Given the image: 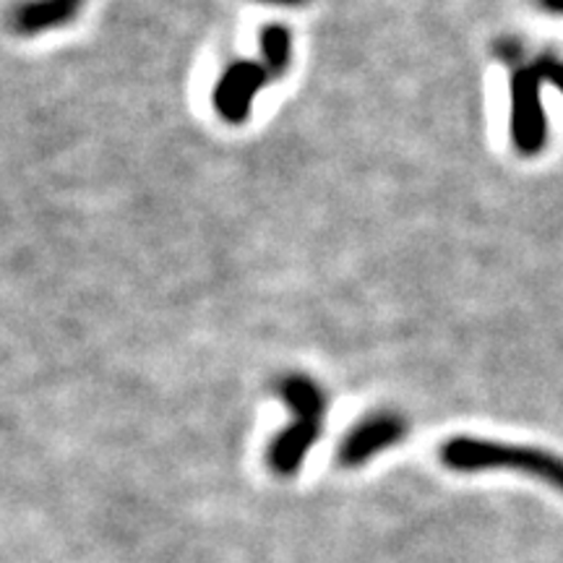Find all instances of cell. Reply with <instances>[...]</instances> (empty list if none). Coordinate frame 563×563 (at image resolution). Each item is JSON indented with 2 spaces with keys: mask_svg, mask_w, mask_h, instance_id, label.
<instances>
[{
  "mask_svg": "<svg viewBox=\"0 0 563 563\" xmlns=\"http://www.w3.org/2000/svg\"><path fill=\"white\" fill-rule=\"evenodd\" d=\"M441 462L456 473H485V470H514L538 477L563 493V460L534 446H517L473 435H456L441 446Z\"/></svg>",
  "mask_w": 563,
  "mask_h": 563,
  "instance_id": "1",
  "label": "cell"
},
{
  "mask_svg": "<svg viewBox=\"0 0 563 563\" xmlns=\"http://www.w3.org/2000/svg\"><path fill=\"white\" fill-rule=\"evenodd\" d=\"M407 422L394 412H378L357 422L352 431L344 435L340 446V462L344 467H357L365 464L371 456L382 454L384 449L394 446L405 439Z\"/></svg>",
  "mask_w": 563,
  "mask_h": 563,
  "instance_id": "5",
  "label": "cell"
},
{
  "mask_svg": "<svg viewBox=\"0 0 563 563\" xmlns=\"http://www.w3.org/2000/svg\"><path fill=\"white\" fill-rule=\"evenodd\" d=\"M84 0H34V3L21 5L13 16V24L21 34L47 32L53 26L68 24L81 9Z\"/></svg>",
  "mask_w": 563,
  "mask_h": 563,
  "instance_id": "6",
  "label": "cell"
},
{
  "mask_svg": "<svg viewBox=\"0 0 563 563\" xmlns=\"http://www.w3.org/2000/svg\"><path fill=\"white\" fill-rule=\"evenodd\" d=\"M258 3H269V5H302L306 3V0H258Z\"/></svg>",
  "mask_w": 563,
  "mask_h": 563,
  "instance_id": "10",
  "label": "cell"
},
{
  "mask_svg": "<svg viewBox=\"0 0 563 563\" xmlns=\"http://www.w3.org/2000/svg\"><path fill=\"white\" fill-rule=\"evenodd\" d=\"M272 79L269 68L264 60H235L232 66L224 68L214 87V110L220 112L222 121L232 125H241L249 121L253 100Z\"/></svg>",
  "mask_w": 563,
  "mask_h": 563,
  "instance_id": "4",
  "label": "cell"
},
{
  "mask_svg": "<svg viewBox=\"0 0 563 563\" xmlns=\"http://www.w3.org/2000/svg\"><path fill=\"white\" fill-rule=\"evenodd\" d=\"M279 394L295 415V422L277 435V441L269 446V464L274 473L292 475L300 467L306 454L319 441L323 415H327V394L321 386L308 376H287L279 384Z\"/></svg>",
  "mask_w": 563,
  "mask_h": 563,
  "instance_id": "2",
  "label": "cell"
},
{
  "mask_svg": "<svg viewBox=\"0 0 563 563\" xmlns=\"http://www.w3.org/2000/svg\"><path fill=\"white\" fill-rule=\"evenodd\" d=\"M534 68H538L540 79L553 84L555 89L563 91V60L555 58V55H540L538 60H534Z\"/></svg>",
  "mask_w": 563,
  "mask_h": 563,
  "instance_id": "8",
  "label": "cell"
},
{
  "mask_svg": "<svg viewBox=\"0 0 563 563\" xmlns=\"http://www.w3.org/2000/svg\"><path fill=\"white\" fill-rule=\"evenodd\" d=\"M540 79L538 68H517L511 76V139L519 152L532 157L545 146L548 125L545 110L540 100Z\"/></svg>",
  "mask_w": 563,
  "mask_h": 563,
  "instance_id": "3",
  "label": "cell"
},
{
  "mask_svg": "<svg viewBox=\"0 0 563 563\" xmlns=\"http://www.w3.org/2000/svg\"><path fill=\"white\" fill-rule=\"evenodd\" d=\"M262 55H264V66L269 68L272 79H277L290 66V55H292V37L285 26L274 24L266 26L262 32Z\"/></svg>",
  "mask_w": 563,
  "mask_h": 563,
  "instance_id": "7",
  "label": "cell"
},
{
  "mask_svg": "<svg viewBox=\"0 0 563 563\" xmlns=\"http://www.w3.org/2000/svg\"><path fill=\"white\" fill-rule=\"evenodd\" d=\"M540 5H543L545 11L555 13V16H563V0H540Z\"/></svg>",
  "mask_w": 563,
  "mask_h": 563,
  "instance_id": "9",
  "label": "cell"
}]
</instances>
